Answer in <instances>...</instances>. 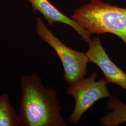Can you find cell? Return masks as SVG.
Returning a JSON list of instances; mask_svg holds the SVG:
<instances>
[{
	"label": "cell",
	"mask_w": 126,
	"mask_h": 126,
	"mask_svg": "<svg viewBox=\"0 0 126 126\" xmlns=\"http://www.w3.org/2000/svg\"><path fill=\"white\" fill-rule=\"evenodd\" d=\"M20 85L19 126H67L61 115V106L54 88L45 87L36 74L22 75Z\"/></svg>",
	"instance_id": "obj_1"
},
{
	"label": "cell",
	"mask_w": 126,
	"mask_h": 126,
	"mask_svg": "<svg viewBox=\"0 0 126 126\" xmlns=\"http://www.w3.org/2000/svg\"><path fill=\"white\" fill-rule=\"evenodd\" d=\"M71 18L91 34H112L126 45V8L94 0L76 9Z\"/></svg>",
	"instance_id": "obj_2"
},
{
	"label": "cell",
	"mask_w": 126,
	"mask_h": 126,
	"mask_svg": "<svg viewBox=\"0 0 126 126\" xmlns=\"http://www.w3.org/2000/svg\"><path fill=\"white\" fill-rule=\"evenodd\" d=\"M36 32L45 42L50 45L60 59L63 68V79L70 86L85 78L89 62L86 53L73 50L54 36L40 17L36 19Z\"/></svg>",
	"instance_id": "obj_3"
},
{
	"label": "cell",
	"mask_w": 126,
	"mask_h": 126,
	"mask_svg": "<svg viewBox=\"0 0 126 126\" xmlns=\"http://www.w3.org/2000/svg\"><path fill=\"white\" fill-rule=\"evenodd\" d=\"M97 76V73L94 72L67 89V94L75 100L73 111L68 118L71 124H78L84 114L97 101L113 98L105 79L96 81Z\"/></svg>",
	"instance_id": "obj_4"
},
{
	"label": "cell",
	"mask_w": 126,
	"mask_h": 126,
	"mask_svg": "<svg viewBox=\"0 0 126 126\" xmlns=\"http://www.w3.org/2000/svg\"><path fill=\"white\" fill-rule=\"evenodd\" d=\"M86 53L89 62L96 64L105 76L107 84H113L126 91V72L114 63L108 56L99 37L92 38Z\"/></svg>",
	"instance_id": "obj_5"
},
{
	"label": "cell",
	"mask_w": 126,
	"mask_h": 126,
	"mask_svg": "<svg viewBox=\"0 0 126 126\" xmlns=\"http://www.w3.org/2000/svg\"><path fill=\"white\" fill-rule=\"evenodd\" d=\"M35 11H38L45 18L49 24L53 26L55 23H62L72 28L86 42L92 39L91 35L74 20L69 18L55 7L49 0H27Z\"/></svg>",
	"instance_id": "obj_6"
},
{
	"label": "cell",
	"mask_w": 126,
	"mask_h": 126,
	"mask_svg": "<svg viewBox=\"0 0 126 126\" xmlns=\"http://www.w3.org/2000/svg\"><path fill=\"white\" fill-rule=\"evenodd\" d=\"M107 107L111 111L99 119L100 125L104 126H117L126 122V103L117 98H110Z\"/></svg>",
	"instance_id": "obj_7"
},
{
	"label": "cell",
	"mask_w": 126,
	"mask_h": 126,
	"mask_svg": "<svg viewBox=\"0 0 126 126\" xmlns=\"http://www.w3.org/2000/svg\"><path fill=\"white\" fill-rule=\"evenodd\" d=\"M18 114L11 103L9 95H0V126H19Z\"/></svg>",
	"instance_id": "obj_8"
},
{
	"label": "cell",
	"mask_w": 126,
	"mask_h": 126,
	"mask_svg": "<svg viewBox=\"0 0 126 126\" xmlns=\"http://www.w3.org/2000/svg\"></svg>",
	"instance_id": "obj_9"
}]
</instances>
